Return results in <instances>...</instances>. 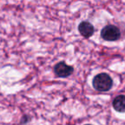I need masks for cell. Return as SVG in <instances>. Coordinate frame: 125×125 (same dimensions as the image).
I'll use <instances>...</instances> for the list:
<instances>
[{
  "label": "cell",
  "mask_w": 125,
  "mask_h": 125,
  "mask_svg": "<svg viewBox=\"0 0 125 125\" xmlns=\"http://www.w3.org/2000/svg\"><path fill=\"white\" fill-rule=\"evenodd\" d=\"M112 79L106 73L99 74L93 80V86L99 92H107L112 87Z\"/></svg>",
  "instance_id": "1"
},
{
  "label": "cell",
  "mask_w": 125,
  "mask_h": 125,
  "mask_svg": "<svg viewBox=\"0 0 125 125\" xmlns=\"http://www.w3.org/2000/svg\"><path fill=\"white\" fill-rule=\"evenodd\" d=\"M121 36V33L117 27L114 25H107L101 30V37L107 41L117 40Z\"/></svg>",
  "instance_id": "2"
},
{
  "label": "cell",
  "mask_w": 125,
  "mask_h": 125,
  "mask_svg": "<svg viewBox=\"0 0 125 125\" xmlns=\"http://www.w3.org/2000/svg\"><path fill=\"white\" fill-rule=\"evenodd\" d=\"M73 67L66 64L64 62H58L54 67V72L59 77H68L73 73Z\"/></svg>",
  "instance_id": "3"
},
{
  "label": "cell",
  "mask_w": 125,
  "mask_h": 125,
  "mask_svg": "<svg viewBox=\"0 0 125 125\" xmlns=\"http://www.w3.org/2000/svg\"><path fill=\"white\" fill-rule=\"evenodd\" d=\"M78 29L80 33L82 36L86 37V38H89L91 37L94 33V26L88 21H82L79 24Z\"/></svg>",
  "instance_id": "4"
},
{
  "label": "cell",
  "mask_w": 125,
  "mask_h": 125,
  "mask_svg": "<svg viewBox=\"0 0 125 125\" xmlns=\"http://www.w3.org/2000/svg\"><path fill=\"white\" fill-rule=\"evenodd\" d=\"M112 105L118 112H125V95H118L115 98Z\"/></svg>",
  "instance_id": "5"
},
{
  "label": "cell",
  "mask_w": 125,
  "mask_h": 125,
  "mask_svg": "<svg viewBox=\"0 0 125 125\" xmlns=\"http://www.w3.org/2000/svg\"><path fill=\"white\" fill-rule=\"evenodd\" d=\"M30 121V117L28 116H27V115H25V116H23L22 117H21V124L23 125V124H26L27 123H28V122Z\"/></svg>",
  "instance_id": "6"
},
{
  "label": "cell",
  "mask_w": 125,
  "mask_h": 125,
  "mask_svg": "<svg viewBox=\"0 0 125 125\" xmlns=\"http://www.w3.org/2000/svg\"><path fill=\"white\" fill-rule=\"evenodd\" d=\"M85 125H92V124H85Z\"/></svg>",
  "instance_id": "7"
}]
</instances>
